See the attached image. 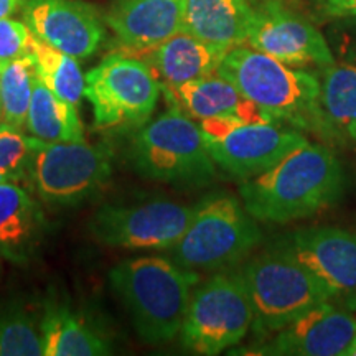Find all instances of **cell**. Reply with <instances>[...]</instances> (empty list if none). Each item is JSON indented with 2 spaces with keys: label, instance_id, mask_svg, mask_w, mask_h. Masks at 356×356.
<instances>
[{
  "label": "cell",
  "instance_id": "1",
  "mask_svg": "<svg viewBox=\"0 0 356 356\" xmlns=\"http://www.w3.org/2000/svg\"><path fill=\"white\" fill-rule=\"evenodd\" d=\"M341 190L343 170L337 155L307 140L269 170L244 180L239 197L256 220L282 225L317 215L337 202Z\"/></svg>",
  "mask_w": 356,
  "mask_h": 356
},
{
  "label": "cell",
  "instance_id": "2",
  "mask_svg": "<svg viewBox=\"0 0 356 356\" xmlns=\"http://www.w3.org/2000/svg\"><path fill=\"white\" fill-rule=\"evenodd\" d=\"M198 282V273L157 256L122 261L109 270L111 289L147 345L167 343L180 335Z\"/></svg>",
  "mask_w": 356,
  "mask_h": 356
},
{
  "label": "cell",
  "instance_id": "3",
  "mask_svg": "<svg viewBox=\"0 0 356 356\" xmlns=\"http://www.w3.org/2000/svg\"><path fill=\"white\" fill-rule=\"evenodd\" d=\"M216 73L275 122L328 139L320 106V78L310 71L241 44L222 56Z\"/></svg>",
  "mask_w": 356,
  "mask_h": 356
},
{
  "label": "cell",
  "instance_id": "4",
  "mask_svg": "<svg viewBox=\"0 0 356 356\" xmlns=\"http://www.w3.org/2000/svg\"><path fill=\"white\" fill-rule=\"evenodd\" d=\"M239 273L251 300L256 335L270 337L315 305L330 300L322 284L280 241L248 261Z\"/></svg>",
  "mask_w": 356,
  "mask_h": 356
},
{
  "label": "cell",
  "instance_id": "5",
  "mask_svg": "<svg viewBox=\"0 0 356 356\" xmlns=\"http://www.w3.org/2000/svg\"><path fill=\"white\" fill-rule=\"evenodd\" d=\"M129 157L139 175L163 184L202 186L216 177V163L198 122L177 108L139 129Z\"/></svg>",
  "mask_w": 356,
  "mask_h": 356
},
{
  "label": "cell",
  "instance_id": "6",
  "mask_svg": "<svg viewBox=\"0 0 356 356\" xmlns=\"http://www.w3.org/2000/svg\"><path fill=\"white\" fill-rule=\"evenodd\" d=\"M262 239L256 218L226 193L203 198L186 233L172 248V259L188 270H225L243 261Z\"/></svg>",
  "mask_w": 356,
  "mask_h": 356
},
{
  "label": "cell",
  "instance_id": "7",
  "mask_svg": "<svg viewBox=\"0 0 356 356\" xmlns=\"http://www.w3.org/2000/svg\"><path fill=\"white\" fill-rule=\"evenodd\" d=\"M108 145L86 142H43L32 136L29 175L38 198L58 208L86 202L101 191L113 173Z\"/></svg>",
  "mask_w": 356,
  "mask_h": 356
},
{
  "label": "cell",
  "instance_id": "8",
  "mask_svg": "<svg viewBox=\"0 0 356 356\" xmlns=\"http://www.w3.org/2000/svg\"><path fill=\"white\" fill-rule=\"evenodd\" d=\"M252 318L241 273H216L191 293L180 332L181 345L195 355H220L248 335Z\"/></svg>",
  "mask_w": 356,
  "mask_h": 356
},
{
  "label": "cell",
  "instance_id": "9",
  "mask_svg": "<svg viewBox=\"0 0 356 356\" xmlns=\"http://www.w3.org/2000/svg\"><path fill=\"white\" fill-rule=\"evenodd\" d=\"M162 84L145 61L111 53L88 71L84 97L97 129L142 127L155 111Z\"/></svg>",
  "mask_w": 356,
  "mask_h": 356
},
{
  "label": "cell",
  "instance_id": "10",
  "mask_svg": "<svg viewBox=\"0 0 356 356\" xmlns=\"http://www.w3.org/2000/svg\"><path fill=\"white\" fill-rule=\"evenodd\" d=\"M198 126L216 165L243 180L269 170L291 150L309 140L299 129L286 124H248L234 115L202 119Z\"/></svg>",
  "mask_w": 356,
  "mask_h": 356
},
{
  "label": "cell",
  "instance_id": "11",
  "mask_svg": "<svg viewBox=\"0 0 356 356\" xmlns=\"http://www.w3.org/2000/svg\"><path fill=\"white\" fill-rule=\"evenodd\" d=\"M193 215L195 207L172 200L104 204L92 216L89 231L102 246L129 251H165L180 241Z\"/></svg>",
  "mask_w": 356,
  "mask_h": 356
},
{
  "label": "cell",
  "instance_id": "12",
  "mask_svg": "<svg viewBox=\"0 0 356 356\" xmlns=\"http://www.w3.org/2000/svg\"><path fill=\"white\" fill-rule=\"evenodd\" d=\"M322 284L330 300L356 310V234L337 226H314L280 241Z\"/></svg>",
  "mask_w": 356,
  "mask_h": 356
},
{
  "label": "cell",
  "instance_id": "13",
  "mask_svg": "<svg viewBox=\"0 0 356 356\" xmlns=\"http://www.w3.org/2000/svg\"><path fill=\"white\" fill-rule=\"evenodd\" d=\"M248 43L254 50L296 68H325L335 63L328 42L315 25L280 0H266L254 8Z\"/></svg>",
  "mask_w": 356,
  "mask_h": 356
},
{
  "label": "cell",
  "instance_id": "14",
  "mask_svg": "<svg viewBox=\"0 0 356 356\" xmlns=\"http://www.w3.org/2000/svg\"><path fill=\"white\" fill-rule=\"evenodd\" d=\"M24 15L35 37L76 60L95 55L106 37L99 12L83 0H26Z\"/></svg>",
  "mask_w": 356,
  "mask_h": 356
},
{
  "label": "cell",
  "instance_id": "15",
  "mask_svg": "<svg viewBox=\"0 0 356 356\" xmlns=\"http://www.w3.org/2000/svg\"><path fill=\"white\" fill-rule=\"evenodd\" d=\"M356 341V318L332 300L315 305L270 335L261 355L348 356Z\"/></svg>",
  "mask_w": 356,
  "mask_h": 356
},
{
  "label": "cell",
  "instance_id": "16",
  "mask_svg": "<svg viewBox=\"0 0 356 356\" xmlns=\"http://www.w3.org/2000/svg\"><path fill=\"white\" fill-rule=\"evenodd\" d=\"M184 0H114L104 20L129 55L152 50L181 30Z\"/></svg>",
  "mask_w": 356,
  "mask_h": 356
},
{
  "label": "cell",
  "instance_id": "17",
  "mask_svg": "<svg viewBox=\"0 0 356 356\" xmlns=\"http://www.w3.org/2000/svg\"><path fill=\"white\" fill-rule=\"evenodd\" d=\"M47 220L37 200L15 181H0V256L26 266L37 256Z\"/></svg>",
  "mask_w": 356,
  "mask_h": 356
},
{
  "label": "cell",
  "instance_id": "18",
  "mask_svg": "<svg viewBox=\"0 0 356 356\" xmlns=\"http://www.w3.org/2000/svg\"><path fill=\"white\" fill-rule=\"evenodd\" d=\"M170 108L180 109L191 119L215 118V115H234L243 122H275L259 106L244 97L228 79L213 73L195 81L175 88H162Z\"/></svg>",
  "mask_w": 356,
  "mask_h": 356
},
{
  "label": "cell",
  "instance_id": "19",
  "mask_svg": "<svg viewBox=\"0 0 356 356\" xmlns=\"http://www.w3.org/2000/svg\"><path fill=\"white\" fill-rule=\"evenodd\" d=\"M252 12L248 0H184L181 30L228 53L248 43Z\"/></svg>",
  "mask_w": 356,
  "mask_h": 356
},
{
  "label": "cell",
  "instance_id": "20",
  "mask_svg": "<svg viewBox=\"0 0 356 356\" xmlns=\"http://www.w3.org/2000/svg\"><path fill=\"white\" fill-rule=\"evenodd\" d=\"M134 55H142L162 88H175L216 73L226 53L180 30L152 50Z\"/></svg>",
  "mask_w": 356,
  "mask_h": 356
},
{
  "label": "cell",
  "instance_id": "21",
  "mask_svg": "<svg viewBox=\"0 0 356 356\" xmlns=\"http://www.w3.org/2000/svg\"><path fill=\"white\" fill-rule=\"evenodd\" d=\"M43 356L111 355V343L81 315L58 300L47 302L40 318Z\"/></svg>",
  "mask_w": 356,
  "mask_h": 356
},
{
  "label": "cell",
  "instance_id": "22",
  "mask_svg": "<svg viewBox=\"0 0 356 356\" xmlns=\"http://www.w3.org/2000/svg\"><path fill=\"white\" fill-rule=\"evenodd\" d=\"M318 78L328 139L356 140V65L325 66Z\"/></svg>",
  "mask_w": 356,
  "mask_h": 356
},
{
  "label": "cell",
  "instance_id": "23",
  "mask_svg": "<svg viewBox=\"0 0 356 356\" xmlns=\"http://www.w3.org/2000/svg\"><path fill=\"white\" fill-rule=\"evenodd\" d=\"M26 131L43 142H84L78 106L58 97L38 76L26 118Z\"/></svg>",
  "mask_w": 356,
  "mask_h": 356
},
{
  "label": "cell",
  "instance_id": "24",
  "mask_svg": "<svg viewBox=\"0 0 356 356\" xmlns=\"http://www.w3.org/2000/svg\"><path fill=\"white\" fill-rule=\"evenodd\" d=\"M30 53L37 65V76L61 99L79 106L84 97L86 76L76 58L56 50L32 33Z\"/></svg>",
  "mask_w": 356,
  "mask_h": 356
},
{
  "label": "cell",
  "instance_id": "25",
  "mask_svg": "<svg viewBox=\"0 0 356 356\" xmlns=\"http://www.w3.org/2000/svg\"><path fill=\"white\" fill-rule=\"evenodd\" d=\"M37 79L32 53L0 66V102L3 122L15 129L26 127L30 102Z\"/></svg>",
  "mask_w": 356,
  "mask_h": 356
},
{
  "label": "cell",
  "instance_id": "26",
  "mask_svg": "<svg viewBox=\"0 0 356 356\" xmlns=\"http://www.w3.org/2000/svg\"><path fill=\"white\" fill-rule=\"evenodd\" d=\"M0 356H43L40 320L22 304L0 307Z\"/></svg>",
  "mask_w": 356,
  "mask_h": 356
},
{
  "label": "cell",
  "instance_id": "27",
  "mask_svg": "<svg viewBox=\"0 0 356 356\" xmlns=\"http://www.w3.org/2000/svg\"><path fill=\"white\" fill-rule=\"evenodd\" d=\"M32 159V136L20 129L0 124V181H20L29 175Z\"/></svg>",
  "mask_w": 356,
  "mask_h": 356
},
{
  "label": "cell",
  "instance_id": "28",
  "mask_svg": "<svg viewBox=\"0 0 356 356\" xmlns=\"http://www.w3.org/2000/svg\"><path fill=\"white\" fill-rule=\"evenodd\" d=\"M30 42L32 32L29 25L8 17L0 20V66L30 53Z\"/></svg>",
  "mask_w": 356,
  "mask_h": 356
},
{
  "label": "cell",
  "instance_id": "29",
  "mask_svg": "<svg viewBox=\"0 0 356 356\" xmlns=\"http://www.w3.org/2000/svg\"><path fill=\"white\" fill-rule=\"evenodd\" d=\"M318 8L325 17L345 19L356 15V0H318Z\"/></svg>",
  "mask_w": 356,
  "mask_h": 356
},
{
  "label": "cell",
  "instance_id": "30",
  "mask_svg": "<svg viewBox=\"0 0 356 356\" xmlns=\"http://www.w3.org/2000/svg\"><path fill=\"white\" fill-rule=\"evenodd\" d=\"M338 20H341L340 30H343V37H345L346 44H348V51L355 56L356 60V15L345 17V19H338Z\"/></svg>",
  "mask_w": 356,
  "mask_h": 356
},
{
  "label": "cell",
  "instance_id": "31",
  "mask_svg": "<svg viewBox=\"0 0 356 356\" xmlns=\"http://www.w3.org/2000/svg\"><path fill=\"white\" fill-rule=\"evenodd\" d=\"M22 3H24V0H0V20L10 17Z\"/></svg>",
  "mask_w": 356,
  "mask_h": 356
},
{
  "label": "cell",
  "instance_id": "32",
  "mask_svg": "<svg viewBox=\"0 0 356 356\" xmlns=\"http://www.w3.org/2000/svg\"><path fill=\"white\" fill-rule=\"evenodd\" d=\"M348 356H356V341L353 343V346H351V348H350Z\"/></svg>",
  "mask_w": 356,
  "mask_h": 356
},
{
  "label": "cell",
  "instance_id": "33",
  "mask_svg": "<svg viewBox=\"0 0 356 356\" xmlns=\"http://www.w3.org/2000/svg\"><path fill=\"white\" fill-rule=\"evenodd\" d=\"M2 259H3V257L0 256V274H2Z\"/></svg>",
  "mask_w": 356,
  "mask_h": 356
},
{
  "label": "cell",
  "instance_id": "34",
  "mask_svg": "<svg viewBox=\"0 0 356 356\" xmlns=\"http://www.w3.org/2000/svg\"><path fill=\"white\" fill-rule=\"evenodd\" d=\"M0 118H2V102H0Z\"/></svg>",
  "mask_w": 356,
  "mask_h": 356
}]
</instances>
